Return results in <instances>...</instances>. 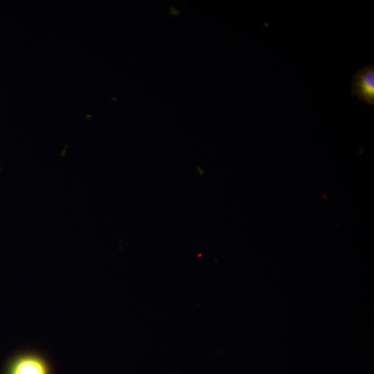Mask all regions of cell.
Listing matches in <instances>:
<instances>
[{
    "mask_svg": "<svg viewBox=\"0 0 374 374\" xmlns=\"http://www.w3.org/2000/svg\"><path fill=\"white\" fill-rule=\"evenodd\" d=\"M6 374H52V368L45 356L29 351L15 356L8 364Z\"/></svg>",
    "mask_w": 374,
    "mask_h": 374,
    "instance_id": "6da1fadb",
    "label": "cell"
},
{
    "mask_svg": "<svg viewBox=\"0 0 374 374\" xmlns=\"http://www.w3.org/2000/svg\"><path fill=\"white\" fill-rule=\"evenodd\" d=\"M351 94L370 105H374V65L359 69L353 75Z\"/></svg>",
    "mask_w": 374,
    "mask_h": 374,
    "instance_id": "7a4b0ae2",
    "label": "cell"
},
{
    "mask_svg": "<svg viewBox=\"0 0 374 374\" xmlns=\"http://www.w3.org/2000/svg\"><path fill=\"white\" fill-rule=\"evenodd\" d=\"M0 170H1V168H0Z\"/></svg>",
    "mask_w": 374,
    "mask_h": 374,
    "instance_id": "3957f363",
    "label": "cell"
}]
</instances>
